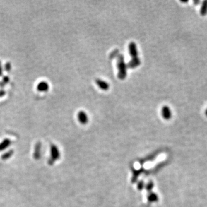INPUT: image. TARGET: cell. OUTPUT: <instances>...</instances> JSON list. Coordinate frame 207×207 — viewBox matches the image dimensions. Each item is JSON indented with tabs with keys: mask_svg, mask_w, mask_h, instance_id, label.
Instances as JSON below:
<instances>
[{
	"mask_svg": "<svg viewBox=\"0 0 207 207\" xmlns=\"http://www.w3.org/2000/svg\"><path fill=\"white\" fill-rule=\"evenodd\" d=\"M141 64V61L139 58H132L131 61L129 62L128 64V66L131 68H135Z\"/></svg>",
	"mask_w": 207,
	"mask_h": 207,
	"instance_id": "52a82bcc",
	"label": "cell"
},
{
	"mask_svg": "<svg viewBox=\"0 0 207 207\" xmlns=\"http://www.w3.org/2000/svg\"><path fill=\"white\" fill-rule=\"evenodd\" d=\"M158 199H159L158 196L155 193H153V192L150 193L148 196V200L150 202L153 203V202L158 201Z\"/></svg>",
	"mask_w": 207,
	"mask_h": 207,
	"instance_id": "ba28073f",
	"label": "cell"
},
{
	"mask_svg": "<svg viewBox=\"0 0 207 207\" xmlns=\"http://www.w3.org/2000/svg\"><path fill=\"white\" fill-rule=\"evenodd\" d=\"M205 114H206V116L207 117V108L206 109V111H205Z\"/></svg>",
	"mask_w": 207,
	"mask_h": 207,
	"instance_id": "8fae6325",
	"label": "cell"
},
{
	"mask_svg": "<svg viewBox=\"0 0 207 207\" xmlns=\"http://www.w3.org/2000/svg\"><path fill=\"white\" fill-rule=\"evenodd\" d=\"M207 13V1H204L200 8V15L202 16H206Z\"/></svg>",
	"mask_w": 207,
	"mask_h": 207,
	"instance_id": "9c48e42d",
	"label": "cell"
},
{
	"mask_svg": "<svg viewBox=\"0 0 207 207\" xmlns=\"http://www.w3.org/2000/svg\"><path fill=\"white\" fill-rule=\"evenodd\" d=\"M129 48V54L131 55V56L132 57V58H138V51L137 49V47L135 43L132 42L128 46Z\"/></svg>",
	"mask_w": 207,
	"mask_h": 207,
	"instance_id": "3957f363",
	"label": "cell"
},
{
	"mask_svg": "<svg viewBox=\"0 0 207 207\" xmlns=\"http://www.w3.org/2000/svg\"><path fill=\"white\" fill-rule=\"evenodd\" d=\"M153 187H154V183L153 182H150L147 184L146 188H147V190H148V191H150L152 190Z\"/></svg>",
	"mask_w": 207,
	"mask_h": 207,
	"instance_id": "30bf717a",
	"label": "cell"
},
{
	"mask_svg": "<svg viewBox=\"0 0 207 207\" xmlns=\"http://www.w3.org/2000/svg\"><path fill=\"white\" fill-rule=\"evenodd\" d=\"M119 77L120 79H124L127 75V65L125 64L123 57H120L118 61Z\"/></svg>",
	"mask_w": 207,
	"mask_h": 207,
	"instance_id": "6da1fadb",
	"label": "cell"
},
{
	"mask_svg": "<svg viewBox=\"0 0 207 207\" xmlns=\"http://www.w3.org/2000/svg\"><path fill=\"white\" fill-rule=\"evenodd\" d=\"M161 113H162V116L166 120H169L172 117V111L170 109V108L167 105H165L162 107Z\"/></svg>",
	"mask_w": 207,
	"mask_h": 207,
	"instance_id": "7a4b0ae2",
	"label": "cell"
},
{
	"mask_svg": "<svg viewBox=\"0 0 207 207\" xmlns=\"http://www.w3.org/2000/svg\"><path fill=\"white\" fill-rule=\"evenodd\" d=\"M37 88L40 92H47L49 89V85L47 82L42 81L37 85Z\"/></svg>",
	"mask_w": 207,
	"mask_h": 207,
	"instance_id": "8992f818",
	"label": "cell"
},
{
	"mask_svg": "<svg viewBox=\"0 0 207 207\" xmlns=\"http://www.w3.org/2000/svg\"><path fill=\"white\" fill-rule=\"evenodd\" d=\"M96 83L98 86L103 90H108L110 88L109 83L104 80L97 79L96 80Z\"/></svg>",
	"mask_w": 207,
	"mask_h": 207,
	"instance_id": "5b68a950",
	"label": "cell"
},
{
	"mask_svg": "<svg viewBox=\"0 0 207 207\" xmlns=\"http://www.w3.org/2000/svg\"><path fill=\"white\" fill-rule=\"evenodd\" d=\"M77 118L80 123L83 124H86L89 121L88 115L85 112H79L77 114Z\"/></svg>",
	"mask_w": 207,
	"mask_h": 207,
	"instance_id": "277c9868",
	"label": "cell"
}]
</instances>
